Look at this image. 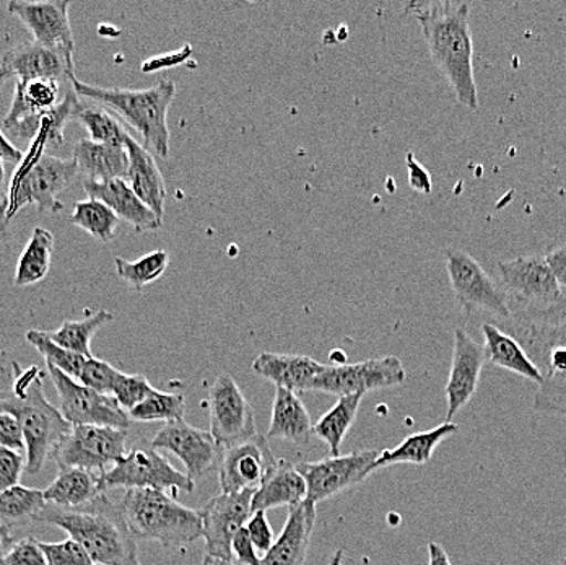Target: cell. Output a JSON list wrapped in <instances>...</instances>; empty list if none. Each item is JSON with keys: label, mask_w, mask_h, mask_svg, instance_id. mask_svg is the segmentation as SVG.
Here are the masks:
<instances>
[{"label": "cell", "mask_w": 566, "mask_h": 565, "mask_svg": "<svg viewBox=\"0 0 566 565\" xmlns=\"http://www.w3.org/2000/svg\"><path fill=\"white\" fill-rule=\"evenodd\" d=\"M0 565H48V563L40 541L29 536L15 541L12 550L0 559Z\"/></svg>", "instance_id": "cell-46"}, {"label": "cell", "mask_w": 566, "mask_h": 565, "mask_svg": "<svg viewBox=\"0 0 566 565\" xmlns=\"http://www.w3.org/2000/svg\"><path fill=\"white\" fill-rule=\"evenodd\" d=\"M555 565H566V556H565V557H562V559H560V561H558V563H557V564H555Z\"/></svg>", "instance_id": "cell-61"}, {"label": "cell", "mask_w": 566, "mask_h": 565, "mask_svg": "<svg viewBox=\"0 0 566 565\" xmlns=\"http://www.w3.org/2000/svg\"><path fill=\"white\" fill-rule=\"evenodd\" d=\"M126 149L129 155L127 182L142 201L160 219H164L167 188H165L164 175H161L154 155L137 143L133 136L127 137Z\"/></svg>", "instance_id": "cell-27"}, {"label": "cell", "mask_w": 566, "mask_h": 565, "mask_svg": "<svg viewBox=\"0 0 566 565\" xmlns=\"http://www.w3.org/2000/svg\"><path fill=\"white\" fill-rule=\"evenodd\" d=\"M0 447L27 454L25 437L19 420L9 412H0Z\"/></svg>", "instance_id": "cell-48"}, {"label": "cell", "mask_w": 566, "mask_h": 565, "mask_svg": "<svg viewBox=\"0 0 566 565\" xmlns=\"http://www.w3.org/2000/svg\"><path fill=\"white\" fill-rule=\"evenodd\" d=\"M277 460L265 437L255 436L247 442L223 448L219 464V481L223 494L258 491Z\"/></svg>", "instance_id": "cell-18"}, {"label": "cell", "mask_w": 566, "mask_h": 565, "mask_svg": "<svg viewBox=\"0 0 566 565\" xmlns=\"http://www.w3.org/2000/svg\"><path fill=\"white\" fill-rule=\"evenodd\" d=\"M46 504L72 509L95 501L102 491V474L82 468L59 470L57 478L43 491Z\"/></svg>", "instance_id": "cell-32"}, {"label": "cell", "mask_w": 566, "mask_h": 565, "mask_svg": "<svg viewBox=\"0 0 566 565\" xmlns=\"http://www.w3.org/2000/svg\"><path fill=\"white\" fill-rule=\"evenodd\" d=\"M210 433L222 448L238 446L258 436L253 408L233 377L220 375L209 389Z\"/></svg>", "instance_id": "cell-14"}, {"label": "cell", "mask_w": 566, "mask_h": 565, "mask_svg": "<svg viewBox=\"0 0 566 565\" xmlns=\"http://www.w3.org/2000/svg\"><path fill=\"white\" fill-rule=\"evenodd\" d=\"M407 10L419 22L431 61L453 88L458 102L472 112L478 109L474 40L469 23L471 6L468 2L434 0L412 2Z\"/></svg>", "instance_id": "cell-1"}, {"label": "cell", "mask_w": 566, "mask_h": 565, "mask_svg": "<svg viewBox=\"0 0 566 565\" xmlns=\"http://www.w3.org/2000/svg\"><path fill=\"white\" fill-rule=\"evenodd\" d=\"M15 540L12 536V530L9 526L0 525V559L12 550Z\"/></svg>", "instance_id": "cell-54"}, {"label": "cell", "mask_w": 566, "mask_h": 565, "mask_svg": "<svg viewBox=\"0 0 566 565\" xmlns=\"http://www.w3.org/2000/svg\"><path fill=\"white\" fill-rule=\"evenodd\" d=\"M548 268L554 272L560 287L566 291V239L548 248L544 254Z\"/></svg>", "instance_id": "cell-51"}, {"label": "cell", "mask_w": 566, "mask_h": 565, "mask_svg": "<svg viewBox=\"0 0 566 565\" xmlns=\"http://www.w3.org/2000/svg\"><path fill=\"white\" fill-rule=\"evenodd\" d=\"M74 119L82 124L93 143L126 147L130 134L124 129L119 119L103 106L84 105L81 102L75 109Z\"/></svg>", "instance_id": "cell-37"}, {"label": "cell", "mask_w": 566, "mask_h": 565, "mask_svg": "<svg viewBox=\"0 0 566 565\" xmlns=\"http://www.w3.org/2000/svg\"><path fill=\"white\" fill-rule=\"evenodd\" d=\"M7 239H9V233H7L6 223L0 222V258L6 253Z\"/></svg>", "instance_id": "cell-56"}, {"label": "cell", "mask_w": 566, "mask_h": 565, "mask_svg": "<svg viewBox=\"0 0 566 565\" xmlns=\"http://www.w3.org/2000/svg\"><path fill=\"white\" fill-rule=\"evenodd\" d=\"M6 181H7V171H6V161L0 158V208H2L3 202H6Z\"/></svg>", "instance_id": "cell-55"}, {"label": "cell", "mask_w": 566, "mask_h": 565, "mask_svg": "<svg viewBox=\"0 0 566 565\" xmlns=\"http://www.w3.org/2000/svg\"><path fill=\"white\" fill-rule=\"evenodd\" d=\"M7 10L10 15L25 25L34 43L74 53L75 41L71 20H69V10H71L69 0H56V2L12 0L7 6Z\"/></svg>", "instance_id": "cell-20"}, {"label": "cell", "mask_w": 566, "mask_h": 565, "mask_svg": "<svg viewBox=\"0 0 566 565\" xmlns=\"http://www.w3.org/2000/svg\"><path fill=\"white\" fill-rule=\"evenodd\" d=\"M326 364L306 356L292 354L261 353L253 362V372L264 380L271 381L275 388L292 391H308L316 375L324 370Z\"/></svg>", "instance_id": "cell-25"}, {"label": "cell", "mask_w": 566, "mask_h": 565, "mask_svg": "<svg viewBox=\"0 0 566 565\" xmlns=\"http://www.w3.org/2000/svg\"><path fill=\"white\" fill-rule=\"evenodd\" d=\"M113 320L114 315L108 310H96L84 320H67L56 331H44V334L62 349L92 358L93 337Z\"/></svg>", "instance_id": "cell-34"}, {"label": "cell", "mask_w": 566, "mask_h": 565, "mask_svg": "<svg viewBox=\"0 0 566 565\" xmlns=\"http://www.w3.org/2000/svg\"><path fill=\"white\" fill-rule=\"evenodd\" d=\"M342 561H344V550H337L336 554L331 557L329 565H342Z\"/></svg>", "instance_id": "cell-59"}, {"label": "cell", "mask_w": 566, "mask_h": 565, "mask_svg": "<svg viewBox=\"0 0 566 565\" xmlns=\"http://www.w3.org/2000/svg\"><path fill=\"white\" fill-rule=\"evenodd\" d=\"M202 565H234V564L228 563V561L217 559V557L206 556V557H203Z\"/></svg>", "instance_id": "cell-57"}, {"label": "cell", "mask_w": 566, "mask_h": 565, "mask_svg": "<svg viewBox=\"0 0 566 565\" xmlns=\"http://www.w3.org/2000/svg\"><path fill=\"white\" fill-rule=\"evenodd\" d=\"M36 523L64 530L90 554L96 565H142L137 540L130 533L119 504L106 494L72 509L44 506Z\"/></svg>", "instance_id": "cell-3"}, {"label": "cell", "mask_w": 566, "mask_h": 565, "mask_svg": "<svg viewBox=\"0 0 566 565\" xmlns=\"http://www.w3.org/2000/svg\"><path fill=\"white\" fill-rule=\"evenodd\" d=\"M71 222L72 226L85 230L93 239L108 243L114 239V233L119 226V217L105 202L88 198L74 206Z\"/></svg>", "instance_id": "cell-38"}, {"label": "cell", "mask_w": 566, "mask_h": 565, "mask_svg": "<svg viewBox=\"0 0 566 565\" xmlns=\"http://www.w3.org/2000/svg\"><path fill=\"white\" fill-rule=\"evenodd\" d=\"M41 550L46 557L48 565H96L90 554L77 541H59V543H43L40 541Z\"/></svg>", "instance_id": "cell-43"}, {"label": "cell", "mask_w": 566, "mask_h": 565, "mask_svg": "<svg viewBox=\"0 0 566 565\" xmlns=\"http://www.w3.org/2000/svg\"><path fill=\"white\" fill-rule=\"evenodd\" d=\"M54 236L43 227H34L29 243L17 261L15 287H29L46 278L53 258Z\"/></svg>", "instance_id": "cell-33"}, {"label": "cell", "mask_w": 566, "mask_h": 565, "mask_svg": "<svg viewBox=\"0 0 566 565\" xmlns=\"http://www.w3.org/2000/svg\"><path fill=\"white\" fill-rule=\"evenodd\" d=\"M407 171H409V185L413 191L420 195H430L433 191V179L430 171L417 160L416 155L409 151L406 157Z\"/></svg>", "instance_id": "cell-49"}, {"label": "cell", "mask_w": 566, "mask_h": 565, "mask_svg": "<svg viewBox=\"0 0 566 565\" xmlns=\"http://www.w3.org/2000/svg\"><path fill=\"white\" fill-rule=\"evenodd\" d=\"M312 436V417L296 391L275 389L269 439L289 440L295 446H306Z\"/></svg>", "instance_id": "cell-29"}, {"label": "cell", "mask_w": 566, "mask_h": 565, "mask_svg": "<svg viewBox=\"0 0 566 565\" xmlns=\"http://www.w3.org/2000/svg\"><path fill=\"white\" fill-rule=\"evenodd\" d=\"M10 393L3 391V389H0V402L6 401V399H9Z\"/></svg>", "instance_id": "cell-60"}, {"label": "cell", "mask_w": 566, "mask_h": 565, "mask_svg": "<svg viewBox=\"0 0 566 565\" xmlns=\"http://www.w3.org/2000/svg\"><path fill=\"white\" fill-rule=\"evenodd\" d=\"M500 278L514 305L527 308H547L566 297L544 254L500 261Z\"/></svg>", "instance_id": "cell-13"}, {"label": "cell", "mask_w": 566, "mask_h": 565, "mask_svg": "<svg viewBox=\"0 0 566 565\" xmlns=\"http://www.w3.org/2000/svg\"><path fill=\"white\" fill-rule=\"evenodd\" d=\"M459 426L454 422H443L427 432L412 433L403 439L396 448L382 450L375 463V471L382 468L392 467V464H417L422 467L433 458L434 450L448 437L458 432Z\"/></svg>", "instance_id": "cell-31"}, {"label": "cell", "mask_w": 566, "mask_h": 565, "mask_svg": "<svg viewBox=\"0 0 566 565\" xmlns=\"http://www.w3.org/2000/svg\"><path fill=\"white\" fill-rule=\"evenodd\" d=\"M231 550H233V559H237L241 565H261L262 559L255 553V546L247 526L234 536Z\"/></svg>", "instance_id": "cell-50"}, {"label": "cell", "mask_w": 566, "mask_h": 565, "mask_svg": "<svg viewBox=\"0 0 566 565\" xmlns=\"http://www.w3.org/2000/svg\"><path fill=\"white\" fill-rule=\"evenodd\" d=\"M308 495V485L300 473L298 467L286 460H277L271 473L254 492L253 512H268L277 506H296L303 504Z\"/></svg>", "instance_id": "cell-28"}, {"label": "cell", "mask_w": 566, "mask_h": 565, "mask_svg": "<svg viewBox=\"0 0 566 565\" xmlns=\"http://www.w3.org/2000/svg\"><path fill=\"white\" fill-rule=\"evenodd\" d=\"M379 453L381 451L378 450L354 451L316 463L298 464L300 473L308 485L306 501L316 505L360 484L375 471Z\"/></svg>", "instance_id": "cell-15"}, {"label": "cell", "mask_w": 566, "mask_h": 565, "mask_svg": "<svg viewBox=\"0 0 566 565\" xmlns=\"http://www.w3.org/2000/svg\"><path fill=\"white\" fill-rule=\"evenodd\" d=\"M481 331L486 362L541 385V370L513 334L493 322H483Z\"/></svg>", "instance_id": "cell-26"}, {"label": "cell", "mask_w": 566, "mask_h": 565, "mask_svg": "<svg viewBox=\"0 0 566 565\" xmlns=\"http://www.w3.org/2000/svg\"><path fill=\"white\" fill-rule=\"evenodd\" d=\"M155 450L175 453L188 471L192 481L207 477L222 460L223 448L212 433L196 429L182 420H172L158 430L150 443Z\"/></svg>", "instance_id": "cell-17"}, {"label": "cell", "mask_w": 566, "mask_h": 565, "mask_svg": "<svg viewBox=\"0 0 566 565\" xmlns=\"http://www.w3.org/2000/svg\"><path fill=\"white\" fill-rule=\"evenodd\" d=\"M444 258L451 289L465 315L482 313L493 323L506 325L511 322L513 303L509 292L493 281L474 257L458 248H447Z\"/></svg>", "instance_id": "cell-8"}, {"label": "cell", "mask_w": 566, "mask_h": 565, "mask_svg": "<svg viewBox=\"0 0 566 565\" xmlns=\"http://www.w3.org/2000/svg\"><path fill=\"white\" fill-rule=\"evenodd\" d=\"M185 408L186 399L182 393H164L154 389L147 399H144L129 412V417L139 422L165 420L167 423L172 420H182Z\"/></svg>", "instance_id": "cell-40"}, {"label": "cell", "mask_w": 566, "mask_h": 565, "mask_svg": "<svg viewBox=\"0 0 566 565\" xmlns=\"http://www.w3.org/2000/svg\"><path fill=\"white\" fill-rule=\"evenodd\" d=\"M505 326L541 370L534 411L566 419V297L547 308L513 303V318Z\"/></svg>", "instance_id": "cell-2"}, {"label": "cell", "mask_w": 566, "mask_h": 565, "mask_svg": "<svg viewBox=\"0 0 566 565\" xmlns=\"http://www.w3.org/2000/svg\"><path fill=\"white\" fill-rule=\"evenodd\" d=\"M255 491L220 494L199 510L207 556L233 563V540L253 515Z\"/></svg>", "instance_id": "cell-16"}, {"label": "cell", "mask_w": 566, "mask_h": 565, "mask_svg": "<svg viewBox=\"0 0 566 565\" xmlns=\"http://www.w3.org/2000/svg\"><path fill=\"white\" fill-rule=\"evenodd\" d=\"M12 365L13 393L0 402V412H9L19 420L25 437L27 474L36 477L72 426L44 396L43 374L36 367L20 370L17 362Z\"/></svg>", "instance_id": "cell-4"}, {"label": "cell", "mask_w": 566, "mask_h": 565, "mask_svg": "<svg viewBox=\"0 0 566 565\" xmlns=\"http://www.w3.org/2000/svg\"><path fill=\"white\" fill-rule=\"evenodd\" d=\"M9 79H12V75H10V72L7 71L6 67H2V65H0V88H2L3 85H6V82L9 81Z\"/></svg>", "instance_id": "cell-58"}, {"label": "cell", "mask_w": 566, "mask_h": 565, "mask_svg": "<svg viewBox=\"0 0 566 565\" xmlns=\"http://www.w3.org/2000/svg\"><path fill=\"white\" fill-rule=\"evenodd\" d=\"M316 520V505L305 501L290 506L283 532L262 557L261 565H303L308 554Z\"/></svg>", "instance_id": "cell-24"}, {"label": "cell", "mask_w": 566, "mask_h": 565, "mask_svg": "<svg viewBox=\"0 0 566 565\" xmlns=\"http://www.w3.org/2000/svg\"><path fill=\"white\" fill-rule=\"evenodd\" d=\"M84 191L90 199L105 202L119 220L129 223L137 233L151 232L164 226V219L142 201L127 179L85 181Z\"/></svg>", "instance_id": "cell-23"}, {"label": "cell", "mask_w": 566, "mask_h": 565, "mask_svg": "<svg viewBox=\"0 0 566 565\" xmlns=\"http://www.w3.org/2000/svg\"><path fill=\"white\" fill-rule=\"evenodd\" d=\"M43 491L15 485L0 494V525L10 530L36 523V516L46 506Z\"/></svg>", "instance_id": "cell-35"}, {"label": "cell", "mask_w": 566, "mask_h": 565, "mask_svg": "<svg viewBox=\"0 0 566 565\" xmlns=\"http://www.w3.org/2000/svg\"><path fill=\"white\" fill-rule=\"evenodd\" d=\"M72 87L81 98L99 103L129 123L144 139L145 149H151L164 158L170 155L168 109L176 95V85L171 81L160 82L150 88L130 90L98 87L75 77Z\"/></svg>", "instance_id": "cell-5"}, {"label": "cell", "mask_w": 566, "mask_h": 565, "mask_svg": "<svg viewBox=\"0 0 566 565\" xmlns=\"http://www.w3.org/2000/svg\"><path fill=\"white\" fill-rule=\"evenodd\" d=\"M0 158H2L6 164H19L23 158L22 151L17 149V147L7 139L2 127H0Z\"/></svg>", "instance_id": "cell-52"}, {"label": "cell", "mask_w": 566, "mask_h": 565, "mask_svg": "<svg viewBox=\"0 0 566 565\" xmlns=\"http://www.w3.org/2000/svg\"><path fill=\"white\" fill-rule=\"evenodd\" d=\"M23 471H27V454L0 447V494L19 485Z\"/></svg>", "instance_id": "cell-45"}, {"label": "cell", "mask_w": 566, "mask_h": 565, "mask_svg": "<svg viewBox=\"0 0 566 565\" xmlns=\"http://www.w3.org/2000/svg\"><path fill=\"white\" fill-rule=\"evenodd\" d=\"M2 67L10 72L17 82L30 81H74V53L48 48L43 44L27 43L7 51Z\"/></svg>", "instance_id": "cell-21"}, {"label": "cell", "mask_w": 566, "mask_h": 565, "mask_svg": "<svg viewBox=\"0 0 566 565\" xmlns=\"http://www.w3.org/2000/svg\"><path fill=\"white\" fill-rule=\"evenodd\" d=\"M75 158L41 154L27 161L22 174L13 179L10 198L0 208V219L9 220L23 206L34 205L40 212L56 213L64 208L57 196L77 177Z\"/></svg>", "instance_id": "cell-7"}, {"label": "cell", "mask_w": 566, "mask_h": 565, "mask_svg": "<svg viewBox=\"0 0 566 565\" xmlns=\"http://www.w3.org/2000/svg\"><path fill=\"white\" fill-rule=\"evenodd\" d=\"M119 506L137 541H157L164 547H182L202 536L199 510L179 504L164 491L130 489Z\"/></svg>", "instance_id": "cell-6"}, {"label": "cell", "mask_w": 566, "mask_h": 565, "mask_svg": "<svg viewBox=\"0 0 566 565\" xmlns=\"http://www.w3.org/2000/svg\"><path fill=\"white\" fill-rule=\"evenodd\" d=\"M62 98L57 82H17L12 105L3 119L6 130L20 139H34L41 116L56 108Z\"/></svg>", "instance_id": "cell-22"}, {"label": "cell", "mask_w": 566, "mask_h": 565, "mask_svg": "<svg viewBox=\"0 0 566 565\" xmlns=\"http://www.w3.org/2000/svg\"><path fill=\"white\" fill-rule=\"evenodd\" d=\"M154 389L144 375H127L119 372L113 385L112 396L116 398L124 411L130 412L147 399Z\"/></svg>", "instance_id": "cell-42"}, {"label": "cell", "mask_w": 566, "mask_h": 565, "mask_svg": "<svg viewBox=\"0 0 566 565\" xmlns=\"http://www.w3.org/2000/svg\"><path fill=\"white\" fill-rule=\"evenodd\" d=\"M428 565H453L440 543L428 544Z\"/></svg>", "instance_id": "cell-53"}, {"label": "cell", "mask_w": 566, "mask_h": 565, "mask_svg": "<svg viewBox=\"0 0 566 565\" xmlns=\"http://www.w3.org/2000/svg\"><path fill=\"white\" fill-rule=\"evenodd\" d=\"M74 158L77 161L78 174L84 175L86 181L127 179L129 155L126 147L82 139L75 144Z\"/></svg>", "instance_id": "cell-30"}, {"label": "cell", "mask_w": 566, "mask_h": 565, "mask_svg": "<svg viewBox=\"0 0 566 565\" xmlns=\"http://www.w3.org/2000/svg\"><path fill=\"white\" fill-rule=\"evenodd\" d=\"M406 368L400 358L386 356L368 358L358 364L326 365L314 377L308 391L329 393V395L365 396L376 389L397 387L406 381Z\"/></svg>", "instance_id": "cell-12"}, {"label": "cell", "mask_w": 566, "mask_h": 565, "mask_svg": "<svg viewBox=\"0 0 566 565\" xmlns=\"http://www.w3.org/2000/svg\"><path fill=\"white\" fill-rule=\"evenodd\" d=\"M248 533L253 541L255 550L261 553H268L274 544V532H272L271 523H269L265 512L259 510L251 515L250 522L247 523Z\"/></svg>", "instance_id": "cell-47"}, {"label": "cell", "mask_w": 566, "mask_h": 565, "mask_svg": "<svg viewBox=\"0 0 566 565\" xmlns=\"http://www.w3.org/2000/svg\"><path fill=\"white\" fill-rule=\"evenodd\" d=\"M361 399L364 396H342L336 406L321 417L313 427L314 436L319 437L329 447L331 457H339L342 442L354 426Z\"/></svg>", "instance_id": "cell-36"}, {"label": "cell", "mask_w": 566, "mask_h": 565, "mask_svg": "<svg viewBox=\"0 0 566 565\" xmlns=\"http://www.w3.org/2000/svg\"><path fill=\"white\" fill-rule=\"evenodd\" d=\"M27 343L33 346L46 360V365L56 367L62 374L69 375L74 380H81L86 357L62 349L56 343L44 334L43 329H30L27 333Z\"/></svg>", "instance_id": "cell-41"}, {"label": "cell", "mask_w": 566, "mask_h": 565, "mask_svg": "<svg viewBox=\"0 0 566 565\" xmlns=\"http://www.w3.org/2000/svg\"><path fill=\"white\" fill-rule=\"evenodd\" d=\"M119 372L108 362L95 357L86 358L84 372L78 381L85 387L103 393V395H112L113 385Z\"/></svg>", "instance_id": "cell-44"}, {"label": "cell", "mask_w": 566, "mask_h": 565, "mask_svg": "<svg viewBox=\"0 0 566 565\" xmlns=\"http://www.w3.org/2000/svg\"><path fill=\"white\" fill-rule=\"evenodd\" d=\"M196 482L181 473L154 447H136L102 474V491L112 489H155V491H195Z\"/></svg>", "instance_id": "cell-9"}, {"label": "cell", "mask_w": 566, "mask_h": 565, "mask_svg": "<svg viewBox=\"0 0 566 565\" xmlns=\"http://www.w3.org/2000/svg\"><path fill=\"white\" fill-rule=\"evenodd\" d=\"M485 362L483 344L478 343L468 331L455 327L450 377L444 388L448 405L447 422H453L455 415L474 398Z\"/></svg>", "instance_id": "cell-19"}, {"label": "cell", "mask_w": 566, "mask_h": 565, "mask_svg": "<svg viewBox=\"0 0 566 565\" xmlns=\"http://www.w3.org/2000/svg\"><path fill=\"white\" fill-rule=\"evenodd\" d=\"M127 430L102 426H75L61 440L53 458L59 470L82 468L106 473L126 454Z\"/></svg>", "instance_id": "cell-10"}, {"label": "cell", "mask_w": 566, "mask_h": 565, "mask_svg": "<svg viewBox=\"0 0 566 565\" xmlns=\"http://www.w3.org/2000/svg\"><path fill=\"white\" fill-rule=\"evenodd\" d=\"M170 263V254L165 250H155L145 254L137 261H127L124 258H114V268L120 281L129 284L136 291H144L145 285L160 279Z\"/></svg>", "instance_id": "cell-39"}, {"label": "cell", "mask_w": 566, "mask_h": 565, "mask_svg": "<svg viewBox=\"0 0 566 565\" xmlns=\"http://www.w3.org/2000/svg\"><path fill=\"white\" fill-rule=\"evenodd\" d=\"M46 368L57 391L59 411L72 427L102 426L129 429L133 419L129 412L120 408L114 396L85 387L81 381L62 374L56 367L46 365Z\"/></svg>", "instance_id": "cell-11"}]
</instances>
